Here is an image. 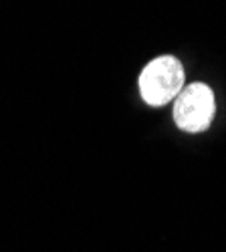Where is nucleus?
Listing matches in <instances>:
<instances>
[{
	"label": "nucleus",
	"instance_id": "f257e3e1",
	"mask_svg": "<svg viewBox=\"0 0 226 252\" xmlns=\"http://www.w3.org/2000/svg\"><path fill=\"white\" fill-rule=\"evenodd\" d=\"M182 89L184 67L172 55H163L150 61L139 75L141 99L152 107H161V105L174 101Z\"/></svg>",
	"mask_w": 226,
	"mask_h": 252
},
{
	"label": "nucleus",
	"instance_id": "f03ea898",
	"mask_svg": "<svg viewBox=\"0 0 226 252\" xmlns=\"http://www.w3.org/2000/svg\"><path fill=\"white\" fill-rule=\"evenodd\" d=\"M216 113L214 93L204 83H192L184 87L174 99V121L186 133L206 131Z\"/></svg>",
	"mask_w": 226,
	"mask_h": 252
}]
</instances>
